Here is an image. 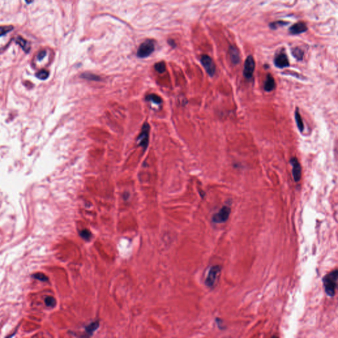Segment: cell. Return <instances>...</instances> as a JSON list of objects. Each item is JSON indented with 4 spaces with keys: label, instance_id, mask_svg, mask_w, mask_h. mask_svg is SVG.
Here are the masks:
<instances>
[{
    "label": "cell",
    "instance_id": "obj_1",
    "mask_svg": "<svg viewBox=\"0 0 338 338\" xmlns=\"http://www.w3.org/2000/svg\"><path fill=\"white\" fill-rule=\"evenodd\" d=\"M337 276L338 271L337 269H335L334 271H332L329 273L326 274L322 278V282L323 287L325 289V292L327 295L329 297H334L336 294L337 285Z\"/></svg>",
    "mask_w": 338,
    "mask_h": 338
},
{
    "label": "cell",
    "instance_id": "obj_2",
    "mask_svg": "<svg viewBox=\"0 0 338 338\" xmlns=\"http://www.w3.org/2000/svg\"><path fill=\"white\" fill-rule=\"evenodd\" d=\"M221 271V268L220 265H213L210 268L205 279V285L207 287L212 288L215 285L217 280L219 277Z\"/></svg>",
    "mask_w": 338,
    "mask_h": 338
},
{
    "label": "cell",
    "instance_id": "obj_3",
    "mask_svg": "<svg viewBox=\"0 0 338 338\" xmlns=\"http://www.w3.org/2000/svg\"><path fill=\"white\" fill-rule=\"evenodd\" d=\"M154 50V42L151 40H147L146 41L143 42L139 47L137 52V56L139 57H141V58H144V57H148L149 55H151Z\"/></svg>",
    "mask_w": 338,
    "mask_h": 338
},
{
    "label": "cell",
    "instance_id": "obj_4",
    "mask_svg": "<svg viewBox=\"0 0 338 338\" xmlns=\"http://www.w3.org/2000/svg\"><path fill=\"white\" fill-rule=\"evenodd\" d=\"M231 209L229 206H224L212 217V222L214 223H223L228 220Z\"/></svg>",
    "mask_w": 338,
    "mask_h": 338
},
{
    "label": "cell",
    "instance_id": "obj_5",
    "mask_svg": "<svg viewBox=\"0 0 338 338\" xmlns=\"http://www.w3.org/2000/svg\"><path fill=\"white\" fill-rule=\"evenodd\" d=\"M149 132H150V126L148 123H144L142 128L141 133L137 138V142L139 146L143 147V150H146L149 144Z\"/></svg>",
    "mask_w": 338,
    "mask_h": 338
},
{
    "label": "cell",
    "instance_id": "obj_6",
    "mask_svg": "<svg viewBox=\"0 0 338 338\" xmlns=\"http://www.w3.org/2000/svg\"><path fill=\"white\" fill-rule=\"evenodd\" d=\"M201 63L205 68L207 74L210 77H213L215 74L216 67L211 57L207 55L202 56L201 58Z\"/></svg>",
    "mask_w": 338,
    "mask_h": 338
},
{
    "label": "cell",
    "instance_id": "obj_7",
    "mask_svg": "<svg viewBox=\"0 0 338 338\" xmlns=\"http://www.w3.org/2000/svg\"><path fill=\"white\" fill-rule=\"evenodd\" d=\"M255 61L252 56H249L246 59L244 65L243 74L246 79L252 78L255 70Z\"/></svg>",
    "mask_w": 338,
    "mask_h": 338
},
{
    "label": "cell",
    "instance_id": "obj_8",
    "mask_svg": "<svg viewBox=\"0 0 338 338\" xmlns=\"http://www.w3.org/2000/svg\"><path fill=\"white\" fill-rule=\"evenodd\" d=\"M290 163L293 166V176L294 180L298 182L301 179V167L297 157H293L291 158Z\"/></svg>",
    "mask_w": 338,
    "mask_h": 338
},
{
    "label": "cell",
    "instance_id": "obj_9",
    "mask_svg": "<svg viewBox=\"0 0 338 338\" xmlns=\"http://www.w3.org/2000/svg\"><path fill=\"white\" fill-rule=\"evenodd\" d=\"M274 64L279 68H284V67H288L289 65V62L287 55L284 53L279 54L275 58Z\"/></svg>",
    "mask_w": 338,
    "mask_h": 338
},
{
    "label": "cell",
    "instance_id": "obj_10",
    "mask_svg": "<svg viewBox=\"0 0 338 338\" xmlns=\"http://www.w3.org/2000/svg\"><path fill=\"white\" fill-rule=\"evenodd\" d=\"M307 31L306 25L304 23L299 22L296 24L293 25L290 28H289V31L293 35H298V34H301L302 32H305Z\"/></svg>",
    "mask_w": 338,
    "mask_h": 338
},
{
    "label": "cell",
    "instance_id": "obj_11",
    "mask_svg": "<svg viewBox=\"0 0 338 338\" xmlns=\"http://www.w3.org/2000/svg\"><path fill=\"white\" fill-rule=\"evenodd\" d=\"M229 55L230 60L233 64L236 65L240 63V57L238 49L234 46H230L229 48Z\"/></svg>",
    "mask_w": 338,
    "mask_h": 338
},
{
    "label": "cell",
    "instance_id": "obj_12",
    "mask_svg": "<svg viewBox=\"0 0 338 338\" xmlns=\"http://www.w3.org/2000/svg\"><path fill=\"white\" fill-rule=\"evenodd\" d=\"M275 87H276V82H275L273 77L271 74H268L266 80L265 81L264 89L266 92H271L274 90Z\"/></svg>",
    "mask_w": 338,
    "mask_h": 338
},
{
    "label": "cell",
    "instance_id": "obj_13",
    "mask_svg": "<svg viewBox=\"0 0 338 338\" xmlns=\"http://www.w3.org/2000/svg\"><path fill=\"white\" fill-rule=\"evenodd\" d=\"M15 42H16L17 44H18L19 46H20L22 48V49L24 51H25L26 53H28V52L30 51V50H31L30 44L28 43V41H27L25 39H24L23 38L17 37L16 38Z\"/></svg>",
    "mask_w": 338,
    "mask_h": 338
},
{
    "label": "cell",
    "instance_id": "obj_14",
    "mask_svg": "<svg viewBox=\"0 0 338 338\" xmlns=\"http://www.w3.org/2000/svg\"><path fill=\"white\" fill-rule=\"evenodd\" d=\"M294 118H295V122L297 123V128H298L299 131H300L301 132H302L303 130H304V128H305V126H304V123H303V121H302V119L301 118V116L300 113H299V111H298V108H297L295 110V112H294Z\"/></svg>",
    "mask_w": 338,
    "mask_h": 338
},
{
    "label": "cell",
    "instance_id": "obj_15",
    "mask_svg": "<svg viewBox=\"0 0 338 338\" xmlns=\"http://www.w3.org/2000/svg\"><path fill=\"white\" fill-rule=\"evenodd\" d=\"M48 76H49V71L44 69L41 70L39 71H38L36 74V77L38 79H39L40 80L46 79L48 77Z\"/></svg>",
    "mask_w": 338,
    "mask_h": 338
},
{
    "label": "cell",
    "instance_id": "obj_16",
    "mask_svg": "<svg viewBox=\"0 0 338 338\" xmlns=\"http://www.w3.org/2000/svg\"><path fill=\"white\" fill-rule=\"evenodd\" d=\"M99 326V322L97 321L91 323V324H89L88 326L86 327V329H85L86 332H87L88 334H91L93 332H95L96 329H97Z\"/></svg>",
    "mask_w": 338,
    "mask_h": 338
},
{
    "label": "cell",
    "instance_id": "obj_17",
    "mask_svg": "<svg viewBox=\"0 0 338 338\" xmlns=\"http://www.w3.org/2000/svg\"><path fill=\"white\" fill-rule=\"evenodd\" d=\"M292 54H293V56L295 57L297 60H302V57H303V56H304V53L302 51V50L300 49V48H294V49H293V51H292Z\"/></svg>",
    "mask_w": 338,
    "mask_h": 338
},
{
    "label": "cell",
    "instance_id": "obj_18",
    "mask_svg": "<svg viewBox=\"0 0 338 338\" xmlns=\"http://www.w3.org/2000/svg\"><path fill=\"white\" fill-rule=\"evenodd\" d=\"M146 99L148 100H151L152 102L156 103V104H161L162 102V100L160 96H158L157 95L154 94H151L149 95L146 96Z\"/></svg>",
    "mask_w": 338,
    "mask_h": 338
},
{
    "label": "cell",
    "instance_id": "obj_19",
    "mask_svg": "<svg viewBox=\"0 0 338 338\" xmlns=\"http://www.w3.org/2000/svg\"><path fill=\"white\" fill-rule=\"evenodd\" d=\"M81 77H82V78H83V79L91 80V81H99L100 80V77L99 76L96 75L95 74H90V73H85L83 74H82Z\"/></svg>",
    "mask_w": 338,
    "mask_h": 338
},
{
    "label": "cell",
    "instance_id": "obj_20",
    "mask_svg": "<svg viewBox=\"0 0 338 338\" xmlns=\"http://www.w3.org/2000/svg\"><path fill=\"white\" fill-rule=\"evenodd\" d=\"M13 30V27L12 25H6L0 27V36H4L6 34L11 32Z\"/></svg>",
    "mask_w": 338,
    "mask_h": 338
},
{
    "label": "cell",
    "instance_id": "obj_21",
    "mask_svg": "<svg viewBox=\"0 0 338 338\" xmlns=\"http://www.w3.org/2000/svg\"><path fill=\"white\" fill-rule=\"evenodd\" d=\"M154 69H155V70L157 72H158V73L160 74L164 73V72L166 71L165 64L163 61L158 62L155 65H154Z\"/></svg>",
    "mask_w": 338,
    "mask_h": 338
},
{
    "label": "cell",
    "instance_id": "obj_22",
    "mask_svg": "<svg viewBox=\"0 0 338 338\" xmlns=\"http://www.w3.org/2000/svg\"><path fill=\"white\" fill-rule=\"evenodd\" d=\"M45 304L48 307H54L56 305V300L54 297H48L45 298Z\"/></svg>",
    "mask_w": 338,
    "mask_h": 338
},
{
    "label": "cell",
    "instance_id": "obj_23",
    "mask_svg": "<svg viewBox=\"0 0 338 338\" xmlns=\"http://www.w3.org/2000/svg\"><path fill=\"white\" fill-rule=\"evenodd\" d=\"M80 235H81V236L82 238H83L85 240H89L91 238V236H92V234H91V232L87 229H85V230H83L82 231H81Z\"/></svg>",
    "mask_w": 338,
    "mask_h": 338
},
{
    "label": "cell",
    "instance_id": "obj_24",
    "mask_svg": "<svg viewBox=\"0 0 338 338\" xmlns=\"http://www.w3.org/2000/svg\"><path fill=\"white\" fill-rule=\"evenodd\" d=\"M286 23H285L283 21H277V22H274V23H272L270 24V27L272 28H276L277 27H279V26H281V25H286Z\"/></svg>",
    "mask_w": 338,
    "mask_h": 338
},
{
    "label": "cell",
    "instance_id": "obj_25",
    "mask_svg": "<svg viewBox=\"0 0 338 338\" xmlns=\"http://www.w3.org/2000/svg\"><path fill=\"white\" fill-rule=\"evenodd\" d=\"M34 277L36 278V279H38V280H40V281H47V277H46L44 274H36L34 276Z\"/></svg>",
    "mask_w": 338,
    "mask_h": 338
},
{
    "label": "cell",
    "instance_id": "obj_26",
    "mask_svg": "<svg viewBox=\"0 0 338 338\" xmlns=\"http://www.w3.org/2000/svg\"><path fill=\"white\" fill-rule=\"evenodd\" d=\"M46 52L45 50L40 51L37 55V60L38 61H41L42 60L44 59V57L46 56Z\"/></svg>",
    "mask_w": 338,
    "mask_h": 338
},
{
    "label": "cell",
    "instance_id": "obj_27",
    "mask_svg": "<svg viewBox=\"0 0 338 338\" xmlns=\"http://www.w3.org/2000/svg\"><path fill=\"white\" fill-rule=\"evenodd\" d=\"M168 43H169V44H170L172 47L176 46V44H175V42H174L172 40H168Z\"/></svg>",
    "mask_w": 338,
    "mask_h": 338
},
{
    "label": "cell",
    "instance_id": "obj_28",
    "mask_svg": "<svg viewBox=\"0 0 338 338\" xmlns=\"http://www.w3.org/2000/svg\"><path fill=\"white\" fill-rule=\"evenodd\" d=\"M25 2H26V3H27L28 4H30V3H31L33 2V0H25Z\"/></svg>",
    "mask_w": 338,
    "mask_h": 338
}]
</instances>
